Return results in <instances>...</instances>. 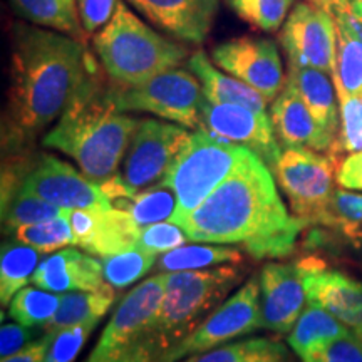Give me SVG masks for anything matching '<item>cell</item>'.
I'll list each match as a JSON object with an SVG mask.
<instances>
[{"label":"cell","instance_id":"obj_17","mask_svg":"<svg viewBox=\"0 0 362 362\" xmlns=\"http://www.w3.org/2000/svg\"><path fill=\"white\" fill-rule=\"evenodd\" d=\"M307 304L304 270L296 264H267L260 274L262 329L288 334Z\"/></svg>","mask_w":362,"mask_h":362},{"label":"cell","instance_id":"obj_44","mask_svg":"<svg viewBox=\"0 0 362 362\" xmlns=\"http://www.w3.org/2000/svg\"><path fill=\"white\" fill-rule=\"evenodd\" d=\"M336 178L341 187L362 192V151L349 155L339 163Z\"/></svg>","mask_w":362,"mask_h":362},{"label":"cell","instance_id":"obj_38","mask_svg":"<svg viewBox=\"0 0 362 362\" xmlns=\"http://www.w3.org/2000/svg\"><path fill=\"white\" fill-rule=\"evenodd\" d=\"M98 322H83L54 332L44 362H74Z\"/></svg>","mask_w":362,"mask_h":362},{"label":"cell","instance_id":"obj_16","mask_svg":"<svg viewBox=\"0 0 362 362\" xmlns=\"http://www.w3.org/2000/svg\"><path fill=\"white\" fill-rule=\"evenodd\" d=\"M72 230V245L98 257H111L138 245L141 226L126 210L116 206L66 208Z\"/></svg>","mask_w":362,"mask_h":362},{"label":"cell","instance_id":"obj_24","mask_svg":"<svg viewBox=\"0 0 362 362\" xmlns=\"http://www.w3.org/2000/svg\"><path fill=\"white\" fill-rule=\"evenodd\" d=\"M11 6L34 25L57 30L81 42L88 35L79 19L78 0H11Z\"/></svg>","mask_w":362,"mask_h":362},{"label":"cell","instance_id":"obj_41","mask_svg":"<svg viewBox=\"0 0 362 362\" xmlns=\"http://www.w3.org/2000/svg\"><path fill=\"white\" fill-rule=\"evenodd\" d=\"M119 0H78L79 19L86 34H94L111 21Z\"/></svg>","mask_w":362,"mask_h":362},{"label":"cell","instance_id":"obj_27","mask_svg":"<svg viewBox=\"0 0 362 362\" xmlns=\"http://www.w3.org/2000/svg\"><path fill=\"white\" fill-rule=\"evenodd\" d=\"M183 362H293L287 346L279 339L252 337L226 342Z\"/></svg>","mask_w":362,"mask_h":362},{"label":"cell","instance_id":"obj_37","mask_svg":"<svg viewBox=\"0 0 362 362\" xmlns=\"http://www.w3.org/2000/svg\"><path fill=\"white\" fill-rule=\"evenodd\" d=\"M235 13L253 29L275 33L287 21L293 0H228Z\"/></svg>","mask_w":362,"mask_h":362},{"label":"cell","instance_id":"obj_32","mask_svg":"<svg viewBox=\"0 0 362 362\" xmlns=\"http://www.w3.org/2000/svg\"><path fill=\"white\" fill-rule=\"evenodd\" d=\"M61 297L42 288L24 287L8 304V315L27 327H45L59 309Z\"/></svg>","mask_w":362,"mask_h":362},{"label":"cell","instance_id":"obj_23","mask_svg":"<svg viewBox=\"0 0 362 362\" xmlns=\"http://www.w3.org/2000/svg\"><path fill=\"white\" fill-rule=\"evenodd\" d=\"M327 72L288 64V81L296 86L310 115L325 133L337 138L339 133V106L334 81L329 79Z\"/></svg>","mask_w":362,"mask_h":362},{"label":"cell","instance_id":"obj_29","mask_svg":"<svg viewBox=\"0 0 362 362\" xmlns=\"http://www.w3.org/2000/svg\"><path fill=\"white\" fill-rule=\"evenodd\" d=\"M242 253L232 247L188 245L163 253L160 260H158V270L166 272V274H171V272L203 270L215 265L238 264V262H242Z\"/></svg>","mask_w":362,"mask_h":362},{"label":"cell","instance_id":"obj_10","mask_svg":"<svg viewBox=\"0 0 362 362\" xmlns=\"http://www.w3.org/2000/svg\"><path fill=\"white\" fill-rule=\"evenodd\" d=\"M168 274L149 277L124 296L84 362H124L136 349L161 304Z\"/></svg>","mask_w":362,"mask_h":362},{"label":"cell","instance_id":"obj_13","mask_svg":"<svg viewBox=\"0 0 362 362\" xmlns=\"http://www.w3.org/2000/svg\"><path fill=\"white\" fill-rule=\"evenodd\" d=\"M280 44L288 64L312 67L332 74L337 64L336 13L300 2L288 13L280 29Z\"/></svg>","mask_w":362,"mask_h":362},{"label":"cell","instance_id":"obj_28","mask_svg":"<svg viewBox=\"0 0 362 362\" xmlns=\"http://www.w3.org/2000/svg\"><path fill=\"white\" fill-rule=\"evenodd\" d=\"M40 252L25 245L19 240H8L2 243L0 255V300L2 305L11 304L17 292L22 291L33 279L39 267Z\"/></svg>","mask_w":362,"mask_h":362},{"label":"cell","instance_id":"obj_19","mask_svg":"<svg viewBox=\"0 0 362 362\" xmlns=\"http://www.w3.org/2000/svg\"><path fill=\"white\" fill-rule=\"evenodd\" d=\"M136 11L178 40L202 44L214 25L218 0H128Z\"/></svg>","mask_w":362,"mask_h":362},{"label":"cell","instance_id":"obj_21","mask_svg":"<svg viewBox=\"0 0 362 362\" xmlns=\"http://www.w3.org/2000/svg\"><path fill=\"white\" fill-rule=\"evenodd\" d=\"M349 330L330 312L307 302V307L288 332L287 341L300 362H320L330 344L346 336Z\"/></svg>","mask_w":362,"mask_h":362},{"label":"cell","instance_id":"obj_3","mask_svg":"<svg viewBox=\"0 0 362 362\" xmlns=\"http://www.w3.org/2000/svg\"><path fill=\"white\" fill-rule=\"evenodd\" d=\"M139 123L111 103L107 84L93 66L42 144L72 158L90 181L103 183L117 175Z\"/></svg>","mask_w":362,"mask_h":362},{"label":"cell","instance_id":"obj_45","mask_svg":"<svg viewBox=\"0 0 362 362\" xmlns=\"http://www.w3.org/2000/svg\"><path fill=\"white\" fill-rule=\"evenodd\" d=\"M52 336L54 332H45L37 341L27 344L24 349L8 357H4L2 362H44L49 352V346H51Z\"/></svg>","mask_w":362,"mask_h":362},{"label":"cell","instance_id":"obj_33","mask_svg":"<svg viewBox=\"0 0 362 362\" xmlns=\"http://www.w3.org/2000/svg\"><path fill=\"white\" fill-rule=\"evenodd\" d=\"M121 210H126L141 228L163 220H170L176 210V194L166 185H155L144 192H138L126 202Z\"/></svg>","mask_w":362,"mask_h":362},{"label":"cell","instance_id":"obj_7","mask_svg":"<svg viewBox=\"0 0 362 362\" xmlns=\"http://www.w3.org/2000/svg\"><path fill=\"white\" fill-rule=\"evenodd\" d=\"M107 96L121 112H149L185 128H200L205 94L192 71L171 69L134 86L107 84Z\"/></svg>","mask_w":362,"mask_h":362},{"label":"cell","instance_id":"obj_31","mask_svg":"<svg viewBox=\"0 0 362 362\" xmlns=\"http://www.w3.org/2000/svg\"><path fill=\"white\" fill-rule=\"evenodd\" d=\"M332 81L337 93L341 124H339L337 138L330 148L329 156L337 163L339 156L362 151V98L351 96L336 78H332Z\"/></svg>","mask_w":362,"mask_h":362},{"label":"cell","instance_id":"obj_20","mask_svg":"<svg viewBox=\"0 0 362 362\" xmlns=\"http://www.w3.org/2000/svg\"><path fill=\"white\" fill-rule=\"evenodd\" d=\"M272 124L280 144L285 148H307L330 151L336 138L320 128L310 115L292 81L287 79L282 93L272 104Z\"/></svg>","mask_w":362,"mask_h":362},{"label":"cell","instance_id":"obj_34","mask_svg":"<svg viewBox=\"0 0 362 362\" xmlns=\"http://www.w3.org/2000/svg\"><path fill=\"white\" fill-rule=\"evenodd\" d=\"M160 257L156 253L146 252L143 248L134 247L128 252L117 255L103 257L101 264L104 270V279L115 288H126L141 280Z\"/></svg>","mask_w":362,"mask_h":362},{"label":"cell","instance_id":"obj_1","mask_svg":"<svg viewBox=\"0 0 362 362\" xmlns=\"http://www.w3.org/2000/svg\"><path fill=\"white\" fill-rule=\"evenodd\" d=\"M176 225L192 242L232 243L253 259H282L292 253L307 223L288 215L272 170L248 149L232 173Z\"/></svg>","mask_w":362,"mask_h":362},{"label":"cell","instance_id":"obj_43","mask_svg":"<svg viewBox=\"0 0 362 362\" xmlns=\"http://www.w3.org/2000/svg\"><path fill=\"white\" fill-rule=\"evenodd\" d=\"M39 329L33 330L22 324H2L0 327V356L8 357L21 349H24L27 344L33 342V339L39 334Z\"/></svg>","mask_w":362,"mask_h":362},{"label":"cell","instance_id":"obj_11","mask_svg":"<svg viewBox=\"0 0 362 362\" xmlns=\"http://www.w3.org/2000/svg\"><path fill=\"white\" fill-rule=\"evenodd\" d=\"M259 329H262L260 284L257 279H250L163 357L161 362H178L232 342L237 337L248 336Z\"/></svg>","mask_w":362,"mask_h":362},{"label":"cell","instance_id":"obj_26","mask_svg":"<svg viewBox=\"0 0 362 362\" xmlns=\"http://www.w3.org/2000/svg\"><path fill=\"white\" fill-rule=\"evenodd\" d=\"M64 215V208L25 193L12 178H2L4 232L12 233L22 225H33Z\"/></svg>","mask_w":362,"mask_h":362},{"label":"cell","instance_id":"obj_4","mask_svg":"<svg viewBox=\"0 0 362 362\" xmlns=\"http://www.w3.org/2000/svg\"><path fill=\"white\" fill-rule=\"evenodd\" d=\"M245 275L243 267L221 265L205 270L168 274L156 315L124 362H161L187 339Z\"/></svg>","mask_w":362,"mask_h":362},{"label":"cell","instance_id":"obj_5","mask_svg":"<svg viewBox=\"0 0 362 362\" xmlns=\"http://www.w3.org/2000/svg\"><path fill=\"white\" fill-rule=\"evenodd\" d=\"M93 45L111 83L121 86L141 84L176 69L188 56L185 45L158 34L123 2L94 35Z\"/></svg>","mask_w":362,"mask_h":362},{"label":"cell","instance_id":"obj_39","mask_svg":"<svg viewBox=\"0 0 362 362\" xmlns=\"http://www.w3.org/2000/svg\"><path fill=\"white\" fill-rule=\"evenodd\" d=\"M30 282L47 292H74V285H72L69 272V260H67V250L57 252L56 255L47 257V259L40 262Z\"/></svg>","mask_w":362,"mask_h":362},{"label":"cell","instance_id":"obj_9","mask_svg":"<svg viewBox=\"0 0 362 362\" xmlns=\"http://www.w3.org/2000/svg\"><path fill=\"white\" fill-rule=\"evenodd\" d=\"M337 163L330 156L307 148H285L274 175L293 215L302 221L320 223L332 198L334 171Z\"/></svg>","mask_w":362,"mask_h":362},{"label":"cell","instance_id":"obj_2","mask_svg":"<svg viewBox=\"0 0 362 362\" xmlns=\"http://www.w3.org/2000/svg\"><path fill=\"white\" fill-rule=\"evenodd\" d=\"M93 66L81 40L40 25L13 24L4 148L33 141L61 116Z\"/></svg>","mask_w":362,"mask_h":362},{"label":"cell","instance_id":"obj_12","mask_svg":"<svg viewBox=\"0 0 362 362\" xmlns=\"http://www.w3.org/2000/svg\"><path fill=\"white\" fill-rule=\"evenodd\" d=\"M188 136L185 126L141 119L117 175L134 192L160 185L173 168Z\"/></svg>","mask_w":362,"mask_h":362},{"label":"cell","instance_id":"obj_22","mask_svg":"<svg viewBox=\"0 0 362 362\" xmlns=\"http://www.w3.org/2000/svg\"><path fill=\"white\" fill-rule=\"evenodd\" d=\"M188 71H192L200 81L203 94L208 101L216 104H238L255 111L267 110V99L259 90L242 83V81L226 76L208 61L203 51L193 52L188 59Z\"/></svg>","mask_w":362,"mask_h":362},{"label":"cell","instance_id":"obj_18","mask_svg":"<svg viewBox=\"0 0 362 362\" xmlns=\"http://www.w3.org/2000/svg\"><path fill=\"white\" fill-rule=\"evenodd\" d=\"M307 302L322 307L362 337V282L317 259L300 260Z\"/></svg>","mask_w":362,"mask_h":362},{"label":"cell","instance_id":"obj_40","mask_svg":"<svg viewBox=\"0 0 362 362\" xmlns=\"http://www.w3.org/2000/svg\"><path fill=\"white\" fill-rule=\"evenodd\" d=\"M187 240V233H185V230L180 225L173 223V221H168V223L160 221V223H153L141 228L138 245L136 247L160 255V253H166L178 247H183Z\"/></svg>","mask_w":362,"mask_h":362},{"label":"cell","instance_id":"obj_25","mask_svg":"<svg viewBox=\"0 0 362 362\" xmlns=\"http://www.w3.org/2000/svg\"><path fill=\"white\" fill-rule=\"evenodd\" d=\"M116 300L115 287L106 284L94 292H67L61 296V304L51 322L45 325V332H56L59 329L83 322H99Z\"/></svg>","mask_w":362,"mask_h":362},{"label":"cell","instance_id":"obj_15","mask_svg":"<svg viewBox=\"0 0 362 362\" xmlns=\"http://www.w3.org/2000/svg\"><path fill=\"white\" fill-rule=\"evenodd\" d=\"M211 59L230 76L264 94L272 101L285 88L284 66L274 40L264 37H235L214 47Z\"/></svg>","mask_w":362,"mask_h":362},{"label":"cell","instance_id":"obj_36","mask_svg":"<svg viewBox=\"0 0 362 362\" xmlns=\"http://www.w3.org/2000/svg\"><path fill=\"white\" fill-rule=\"evenodd\" d=\"M12 235L16 240L35 248L40 253H51L61 250L66 245H72V230L66 214L47 221L22 225L13 230Z\"/></svg>","mask_w":362,"mask_h":362},{"label":"cell","instance_id":"obj_46","mask_svg":"<svg viewBox=\"0 0 362 362\" xmlns=\"http://www.w3.org/2000/svg\"><path fill=\"white\" fill-rule=\"evenodd\" d=\"M336 13L349 24L357 37L362 40V0H352L349 6L341 8Z\"/></svg>","mask_w":362,"mask_h":362},{"label":"cell","instance_id":"obj_35","mask_svg":"<svg viewBox=\"0 0 362 362\" xmlns=\"http://www.w3.org/2000/svg\"><path fill=\"white\" fill-rule=\"evenodd\" d=\"M320 223L332 226L354 245L362 242V194L336 189Z\"/></svg>","mask_w":362,"mask_h":362},{"label":"cell","instance_id":"obj_47","mask_svg":"<svg viewBox=\"0 0 362 362\" xmlns=\"http://www.w3.org/2000/svg\"><path fill=\"white\" fill-rule=\"evenodd\" d=\"M307 2H310L317 7H322V8H325V11L336 13L337 11H341V8L349 6L352 0H307Z\"/></svg>","mask_w":362,"mask_h":362},{"label":"cell","instance_id":"obj_30","mask_svg":"<svg viewBox=\"0 0 362 362\" xmlns=\"http://www.w3.org/2000/svg\"><path fill=\"white\" fill-rule=\"evenodd\" d=\"M337 21V64L336 78L351 96L362 98V40L349 24L336 13Z\"/></svg>","mask_w":362,"mask_h":362},{"label":"cell","instance_id":"obj_14","mask_svg":"<svg viewBox=\"0 0 362 362\" xmlns=\"http://www.w3.org/2000/svg\"><path fill=\"white\" fill-rule=\"evenodd\" d=\"M225 141L240 144L255 153L274 171L282 155L272 117L265 111H255L238 104H202L200 128Z\"/></svg>","mask_w":362,"mask_h":362},{"label":"cell","instance_id":"obj_6","mask_svg":"<svg viewBox=\"0 0 362 362\" xmlns=\"http://www.w3.org/2000/svg\"><path fill=\"white\" fill-rule=\"evenodd\" d=\"M247 151V148L216 138L205 129L189 133L173 168L161 181L176 194V210L170 221L176 223L200 205L232 173Z\"/></svg>","mask_w":362,"mask_h":362},{"label":"cell","instance_id":"obj_8","mask_svg":"<svg viewBox=\"0 0 362 362\" xmlns=\"http://www.w3.org/2000/svg\"><path fill=\"white\" fill-rule=\"evenodd\" d=\"M4 176L12 178L25 193L61 208H110L112 203L104 194L99 183L76 171L69 163L57 156L42 155L30 161L6 166Z\"/></svg>","mask_w":362,"mask_h":362},{"label":"cell","instance_id":"obj_42","mask_svg":"<svg viewBox=\"0 0 362 362\" xmlns=\"http://www.w3.org/2000/svg\"><path fill=\"white\" fill-rule=\"evenodd\" d=\"M320 362H362V337L349 330L330 344Z\"/></svg>","mask_w":362,"mask_h":362}]
</instances>
